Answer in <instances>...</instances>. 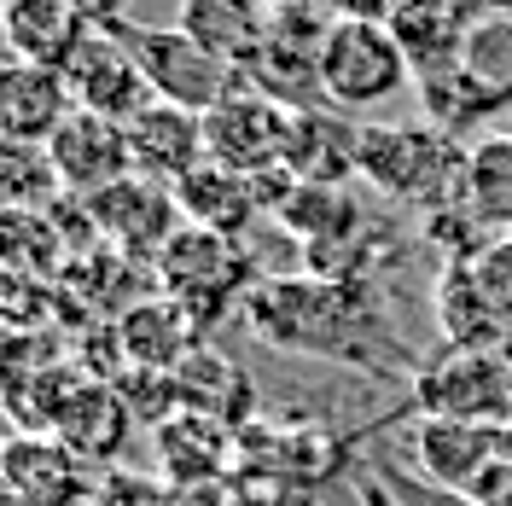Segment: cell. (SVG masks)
I'll use <instances>...</instances> for the list:
<instances>
[{"instance_id": "obj_1", "label": "cell", "mask_w": 512, "mask_h": 506, "mask_svg": "<svg viewBox=\"0 0 512 506\" xmlns=\"http://www.w3.org/2000/svg\"><path fill=\"white\" fill-rule=\"evenodd\" d=\"M239 315L256 344L286 349V355L344 361V367H367V373L402 367V338L367 280H326V274L256 280Z\"/></svg>"}, {"instance_id": "obj_2", "label": "cell", "mask_w": 512, "mask_h": 506, "mask_svg": "<svg viewBox=\"0 0 512 506\" xmlns=\"http://www.w3.org/2000/svg\"><path fill=\"white\" fill-rule=\"evenodd\" d=\"M466 152L448 128L437 123H361V181L402 204V210H419L425 222L443 216L460 204L466 192Z\"/></svg>"}, {"instance_id": "obj_3", "label": "cell", "mask_w": 512, "mask_h": 506, "mask_svg": "<svg viewBox=\"0 0 512 506\" xmlns=\"http://www.w3.org/2000/svg\"><path fill=\"white\" fill-rule=\"evenodd\" d=\"M152 274H158L163 297H175L204 332L222 315L245 309V297L256 291V274L245 262V251H239V239L210 233V227H187V222L175 227V239L158 251Z\"/></svg>"}, {"instance_id": "obj_4", "label": "cell", "mask_w": 512, "mask_h": 506, "mask_svg": "<svg viewBox=\"0 0 512 506\" xmlns=\"http://www.w3.org/2000/svg\"><path fill=\"white\" fill-rule=\"evenodd\" d=\"M320 82H326V105L367 117L414 82V64L402 53V41L390 24H361V18H338L326 41H320Z\"/></svg>"}, {"instance_id": "obj_5", "label": "cell", "mask_w": 512, "mask_h": 506, "mask_svg": "<svg viewBox=\"0 0 512 506\" xmlns=\"http://www.w3.org/2000/svg\"><path fill=\"white\" fill-rule=\"evenodd\" d=\"M111 30L128 41V53L146 70V88L152 99H169V105H187V111H216L227 94L245 88V76L222 64L210 47H198L181 24H134V18H117Z\"/></svg>"}, {"instance_id": "obj_6", "label": "cell", "mask_w": 512, "mask_h": 506, "mask_svg": "<svg viewBox=\"0 0 512 506\" xmlns=\"http://www.w3.org/2000/svg\"><path fill=\"white\" fill-rule=\"evenodd\" d=\"M414 408L425 419L512 425V355L507 349H443L414 367Z\"/></svg>"}, {"instance_id": "obj_7", "label": "cell", "mask_w": 512, "mask_h": 506, "mask_svg": "<svg viewBox=\"0 0 512 506\" xmlns=\"http://www.w3.org/2000/svg\"><path fill=\"white\" fill-rule=\"evenodd\" d=\"M76 204L94 227V245H111V251L134 256V262H158V251L181 227L175 192L146 181V175H128V181L94 192V198H76Z\"/></svg>"}, {"instance_id": "obj_8", "label": "cell", "mask_w": 512, "mask_h": 506, "mask_svg": "<svg viewBox=\"0 0 512 506\" xmlns=\"http://www.w3.org/2000/svg\"><path fill=\"white\" fill-rule=\"evenodd\" d=\"M507 431L512 425H478V419H425L408 431V454L425 472V483H437L448 495H478L483 477L507 460Z\"/></svg>"}, {"instance_id": "obj_9", "label": "cell", "mask_w": 512, "mask_h": 506, "mask_svg": "<svg viewBox=\"0 0 512 506\" xmlns=\"http://www.w3.org/2000/svg\"><path fill=\"white\" fill-rule=\"evenodd\" d=\"M64 88H70V105L76 111H99V117H140L152 105V88H146V70L128 53V41L111 24H94L88 41L70 53L64 64Z\"/></svg>"}, {"instance_id": "obj_10", "label": "cell", "mask_w": 512, "mask_h": 506, "mask_svg": "<svg viewBox=\"0 0 512 506\" xmlns=\"http://www.w3.org/2000/svg\"><path fill=\"white\" fill-rule=\"evenodd\" d=\"M47 158H53V175H59L64 198H94V192L134 175L128 123L99 117V111H70L53 128V140H47Z\"/></svg>"}, {"instance_id": "obj_11", "label": "cell", "mask_w": 512, "mask_h": 506, "mask_svg": "<svg viewBox=\"0 0 512 506\" xmlns=\"http://www.w3.org/2000/svg\"><path fill=\"white\" fill-rule=\"evenodd\" d=\"M286 128L291 111L274 105L268 94H256L251 82L239 94H227L216 111H204V152L227 169H245V175H268L286 158Z\"/></svg>"}, {"instance_id": "obj_12", "label": "cell", "mask_w": 512, "mask_h": 506, "mask_svg": "<svg viewBox=\"0 0 512 506\" xmlns=\"http://www.w3.org/2000/svg\"><path fill=\"white\" fill-rule=\"evenodd\" d=\"M361 123L367 117H350L338 105L291 111L280 169L303 187H350V181H361Z\"/></svg>"}, {"instance_id": "obj_13", "label": "cell", "mask_w": 512, "mask_h": 506, "mask_svg": "<svg viewBox=\"0 0 512 506\" xmlns=\"http://www.w3.org/2000/svg\"><path fill=\"white\" fill-rule=\"evenodd\" d=\"M128 152H134V175H146L158 187H175L187 169L210 158L204 152V117L187 111V105L152 99L140 117H128Z\"/></svg>"}, {"instance_id": "obj_14", "label": "cell", "mask_w": 512, "mask_h": 506, "mask_svg": "<svg viewBox=\"0 0 512 506\" xmlns=\"http://www.w3.org/2000/svg\"><path fill=\"white\" fill-rule=\"evenodd\" d=\"M117 349H123L140 373H175L192 349H204V326L175 297L152 291L146 303L134 297L123 315H117Z\"/></svg>"}, {"instance_id": "obj_15", "label": "cell", "mask_w": 512, "mask_h": 506, "mask_svg": "<svg viewBox=\"0 0 512 506\" xmlns=\"http://www.w3.org/2000/svg\"><path fill=\"white\" fill-rule=\"evenodd\" d=\"M175 24H181L198 47H210L222 64H233L239 76H245V64L274 41V30H280L268 0H181Z\"/></svg>"}, {"instance_id": "obj_16", "label": "cell", "mask_w": 512, "mask_h": 506, "mask_svg": "<svg viewBox=\"0 0 512 506\" xmlns=\"http://www.w3.org/2000/svg\"><path fill=\"white\" fill-rule=\"evenodd\" d=\"M70 88H64V70L47 64H0V140H24V146H47L53 128L70 117Z\"/></svg>"}, {"instance_id": "obj_17", "label": "cell", "mask_w": 512, "mask_h": 506, "mask_svg": "<svg viewBox=\"0 0 512 506\" xmlns=\"http://www.w3.org/2000/svg\"><path fill=\"white\" fill-rule=\"evenodd\" d=\"M0 477L18 489L24 506H70L82 501V460L53 431H18L0 454Z\"/></svg>"}, {"instance_id": "obj_18", "label": "cell", "mask_w": 512, "mask_h": 506, "mask_svg": "<svg viewBox=\"0 0 512 506\" xmlns=\"http://www.w3.org/2000/svg\"><path fill=\"white\" fill-rule=\"evenodd\" d=\"M0 30L12 41V59L64 70L94 24L76 0H12V6H0Z\"/></svg>"}, {"instance_id": "obj_19", "label": "cell", "mask_w": 512, "mask_h": 506, "mask_svg": "<svg viewBox=\"0 0 512 506\" xmlns=\"http://www.w3.org/2000/svg\"><path fill=\"white\" fill-rule=\"evenodd\" d=\"M47 431H53L82 466H88V460H111V454L128 443V402L111 390V384H88L82 379L59 402V413H53Z\"/></svg>"}, {"instance_id": "obj_20", "label": "cell", "mask_w": 512, "mask_h": 506, "mask_svg": "<svg viewBox=\"0 0 512 506\" xmlns=\"http://www.w3.org/2000/svg\"><path fill=\"white\" fill-rule=\"evenodd\" d=\"M431 315L443 332V349H501L507 344V326L495 320V309L483 303L478 280L466 268V256H448L437 291H431Z\"/></svg>"}, {"instance_id": "obj_21", "label": "cell", "mask_w": 512, "mask_h": 506, "mask_svg": "<svg viewBox=\"0 0 512 506\" xmlns=\"http://www.w3.org/2000/svg\"><path fill=\"white\" fill-rule=\"evenodd\" d=\"M59 256H70L59 210H0V280H47Z\"/></svg>"}, {"instance_id": "obj_22", "label": "cell", "mask_w": 512, "mask_h": 506, "mask_svg": "<svg viewBox=\"0 0 512 506\" xmlns=\"http://www.w3.org/2000/svg\"><path fill=\"white\" fill-rule=\"evenodd\" d=\"M466 216L495 239L512 233V134H483L466 152V192H460Z\"/></svg>"}, {"instance_id": "obj_23", "label": "cell", "mask_w": 512, "mask_h": 506, "mask_svg": "<svg viewBox=\"0 0 512 506\" xmlns=\"http://www.w3.org/2000/svg\"><path fill=\"white\" fill-rule=\"evenodd\" d=\"M158 460L169 466L175 483H198V477H216L227 466V425L210 413H169L158 425Z\"/></svg>"}, {"instance_id": "obj_24", "label": "cell", "mask_w": 512, "mask_h": 506, "mask_svg": "<svg viewBox=\"0 0 512 506\" xmlns=\"http://www.w3.org/2000/svg\"><path fill=\"white\" fill-rule=\"evenodd\" d=\"M419 82V111H425V123L448 128L454 140L466 134L472 123L483 117H495V111H507L501 99L483 88L478 76L466 70V64H443V70H431V76H414Z\"/></svg>"}, {"instance_id": "obj_25", "label": "cell", "mask_w": 512, "mask_h": 506, "mask_svg": "<svg viewBox=\"0 0 512 506\" xmlns=\"http://www.w3.org/2000/svg\"><path fill=\"white\" fill-rule=\"evenodd\" d=\"M64 198L47 146L0 140V210H53Z\"/></svg>"}, {"instance_id": "obj_26", "label": "cell", "mask_w": 512, "mask_h": 506, "mask_svg": "<svg viewBox=\"0 0 512 506\" xmlns=\"http://www.w3.org/2000/svg\"><path fill=\"white\" fill-rule=\"evenodd\" d=\"M460 64L512 111V12H478V18L466 24Z\"/></svg>"}, {"instance_id": "obj_27", "label": "cell", "mask_w": 512, "mask_h": 506, "mask_svg": "<svg viewBox=\"0 0 512 506\" xmlns=\"http://www.w3.org/2000/svg\"><path fill=\"white\" fill-rule=\"evenodd\" d=\"M466 268H472V280H478L483 303L495 309V320L512 332V233L483 239L478 251L466 256Z\"/></svg>"}, {"instance_id": "obj_28", "label": "cell", "mask_w": 512, "mask_h": 506, "mask_svg": "<svg viewBox=\"0 0 512 506\" xmlns=\"http://www.w3.org/2000/svg\"><path fill=\"white\" fill-rule=\"evenodd\" d=\"M332 18H361V24H390L402 0H326Z\"/></svg>"}, {"instance_id": "obj_29", "label": "cell", "mask_w": 512, "mask_h": 506, "mask_svg": "<svg viewBox=\"0 0 512 506\" xmlns=\"http://www.w3.org/2000/svg\"><path fill=\"white\" fill-rule=\"evenodd\" d=\"M12 437H18V431H12V408H6V396H0V454H6Z\"/></svg>"}, {"instance_id": "obj_30", "label": "cell", "mask_w": 512, "mask_h": 506, "mask_svg": "<svg viewBox=\"0 0 512 506\" xmlns=\"http://www.w3.org/2000/svg\"><path fill=\"white\" fill-rule=\"evenodd\" d=\"M0 506H24V501H18V489H12L6 477H0Z\"/></svg>"}, {"instance_id": "obj_31", "label": "cell", "mask_w": 512, "mask_h": 506, "mask_svg": "<svg viewBox=\"0 0 512 506\" xmlns=\"http://www.w3.org/2000/svg\"><path fill=\"white\" fill-rule=\"evenodd\" d=\"M501 349H507V355H512V332H507V344H501Z\"/></svg>"}, {"instance_id": "obj_32", "label": "cell", "mask_w": 512, "mask_h": 506, "mask_svg": "<svg viewBox=\"0 0 512 506\" xmlns=\"http://www.w3.org/2000/svg\"><path fill=\"white\" fill-rule=\"evenodd\" d=\"M0 6H12V0H0Z\"/></svg>"}]
</instances>
